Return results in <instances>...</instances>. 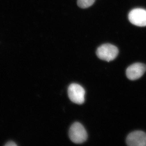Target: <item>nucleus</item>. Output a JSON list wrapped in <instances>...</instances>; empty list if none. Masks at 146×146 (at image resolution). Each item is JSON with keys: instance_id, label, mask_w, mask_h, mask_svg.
<instances>
[{"instance_id": "nucleus-1", "label": "nucleus", "mask_w": 146, "mask_h": 146, "mask_svg": "<svg viewBox=\"0 0 146 146\" xmlns=\"http://www.w3.org/2000/svg\"><path fill=\"white\" fill-rule=\"evenodd\" d=\"M119 50L117 47L111 44H106L98 47L96 51L98 57L108 62L113 60L117 56Z\"/></svg>"}, {"instance_id": "nucleus-2", "label": "nucleus", "mask_w": 146, "mask_h": 146, "mask_svg": "<svg viewBox=\"0 0 146 146\" xmlns=\"http://www.w3.org/2000/svg\"><path fill=\"white\" fill-rule=\"evenodd\" d=\"M87 136L86 130L80 123L76 122L71 126L69 130V137L73 143H82L87 140Z\"/></svg>"}, {"instance_id": "nucleus-3", "label": "nucleus", "mask_w": 146, "mask_h": 146, "mask_svg": "<svg viewBox=\"0 0 146 146\" xmlns=\"http://www.w3.org/2000/svg\"><path fill=\"white\" fill-rule=\"evenodd\" d=\"M85 91L82 86L77 84H72L68 89L69 98L74 103L82 104L84 102Z\"/></svg>"}, {"instance_id": "nucleus-4", "label": "nucleus", "mask_w": 146, "mask_h": 146, "mask_svg": "<svg viewBox=\"0 0 146 146\" xmlns=\"http://www.w3.org/2000/svg\"><path fill=\"white\" fill-rule=\"evenodd\" d=\"M129 20L133 25L138 27L146 26V10L136 8L129 12Z\"/></svg>"}, {"instance_id": "nucleus-5", "label": "nucleus", "mask_w": 146, "mask_h": 146, "mask_svg": "<svg viewBox=\"0 0 146 146\" xmlns=\"http://www.w3.org/2000/svg\"><path fill=\"white\" fill-rule=\"evenodd\" d=\"M146 71V65L137 63L130 65L127 69L126 74L129 79L135 80L141 78Z\"/></svg>"}, {"instance_id": "nucleus-6", "label": "nucleus", "mask_w": 146, "mask_h": 146, "mask_svg": "<svg viewBox=\"0 0 146 146\" xmlns=\"http://www.w3.org/2000/svg\"><path fill=\"white\" fill-rule=\"evenodd\" d=\"M129 146H146V133L141 131H135L129 133L126 138Z\"/></svg>"}, {"instance_id": "nucleus-7", "label": "nucleus", "mask_w": 146, "mask_h": 146, "mask_svg": "<svg viewBox=\"0 0 146 146\" xmlns=\"http://www.w3.org/2000/svg\"><path fill=\"white\" fill-rule=\"evenodd\" d=\"M96 0H78V5L80 8L85 9L93 5Z\"/></svg>"}, {"instance_id": "nucleus-8", "label": "nucleus", "mask_w": 146, "mask_h": 146, "mask_svg": "<svg viewBox=\"0 0 146 146\" xmlns=\"http://www.w3.org/2000/svg\"><path fill=\"white\" fill-rule=\"evenodd\" d=\"M5 145L6 146H16V144L13 141H9L8 143L6 144Z\"/></svg>"}]
</instances>
